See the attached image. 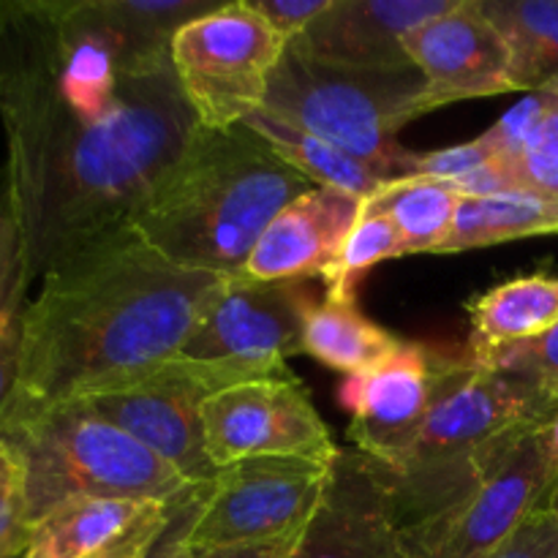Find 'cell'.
<instances>
[{"instance_id":"6da1fadb","label":"cell","mask_w":558,"mask_h":558,"mask_svg":"<svg viewBox=\"0 0 558 558\" xmlns=\"http://www.w3.org/2000/svg\"><path fill=\"white\" fill-rule=\"evenodd\" d=\"M216 0H0V125L27 283L129 229L196 134L172 69Z\"/></svg>"},{"instance_id":"7a4b0ae2","label":"cell","mask_w":558,"mask_h":558,"mask_svg":"<svg viewBox=\"0 0 558 558\" xmlns=\"http://www.w3.org/2000/svg\"><path fill=\"white\" fill-rule=\"evenodd\" d=\"M232 278L172 265L131 229L60 262L27 300L22 365L0 409V436L183 352Z\"/></svg>"},{"instance_id":"3957f363","label":"cell","mask_w":558,"mask_h":558,"mask_svg":"<svg viewBox=\"0 0 558 558\" xmlns=\"http://www.w3.org/2000/svg\"><path fill=\"white\" fill-rule=\"evenodd\" d=\"M311 189L245 123L229 131L199 125L129 229L172 265L240 276L272 218Z\"/></svg>"},{"instance_id":"277c9868","label":"cell","mask_w":558,"mask_h":558,"mask_svg":"<svg viewBox=\"0 0 558 558\" xmlns=\"http://www.w3.org/2000/svg\"><path fill=\"white\" fill-rule=\"evenodd\" d=\"M556 412L558 398L521 376L469 354L434 352L430 403L417 445L398 472H385L401 529L458 505L523 436L554 423Z\"/></svg>"},{"instance_id":"5b68a950","label":"cell","mask_w":558,"mask_h":558,"mask_svg":"<svg viewBox=\"0 0 558 558\" xmlns=\"http://www.w3.org/2000/svg\"><path fill=\"white\" fill-rule=\"evenodd\" d=\"M25 472L31 529L74 499L172 501L191 488L167 461L107 423L82 398L0 436Z\"/></svg>"},{"instance_id":"8992f818","label":"cell","mask_w":558,"mask_h":558,"mask_svg":"<svg viewBox=\"0 0 558 558\" xmlns=\"http://www.w3.org/2000/svg\"><path fill=\"white\" fill-rule=\"evenodd\" d=\"M423 74L354 71L316 63L287 47L267 90L265 112L303 129L381 178H412L420 153L398 142V131L423 114Z\"/></svg>"},{"instance_id":"52a82bcc","label":"cell","mask_w":558,"mask_h":558,"mask_svg":"<svg viewBox=\"0 0 558 558\" xmlns=\"http://www.w3.org/2000/svg\"><path fill=\"white\" fill-rule=\"evenodd\" d=\"M267 379L294 381L298 376L287 363L191 360L174 354L87 392L82 401L156 452L189 485H210L218 469L205 450L202 403L227 387Z\"/></svg>"},{"instance_id":"ba28073f","label":"cell","mask_w":558,"mask_h":558,"mask_svg":"<svg viewBox=\"0 0 558 558\" xmlns=\"http://www.w3.org/2000/svg\"><path fill=\"white\" fill-rule=\"evenodd\" d=\"M287 47V38L272 31L251 0L221 3L180 27L172 41V69L196 123L229 131L265 109Z\"/></svg>"},{"instance_id":"9c48e42d","label":"cell","mask_w":558,"mask_h":558,"mask_svg":"<svg viewBox=\"0 0 558 558\" xmlns=\"http://www.w3.org/2000/svg\"><path fill=\"white\" fill-rule=\"evenodd\" d=\"M332 463L251 458L221 469L191 532V550L243 548L300 534L325 499Z\"/></svg>"},{"instance_id":"30bf717a","label":"cell","mask_w":558,"mask_h":558,"mask_svg":"<svg viewBox=\"0 0 558 558\" xmlns=\"http://www.w3.org/2000/svg\"><path fill=\"white\" fill-rule=\"evenodd\" d=\"M545 428L523 436L483 483L439 515L401 529L407 558H488L539 510L550 477Z\"/></svg>"},{"instance_id":"8fae6325","label":"cell","mask_w":558,"mask_h":558,"mask_svg":"<svg viewBox=\"0 0 558 558\" xmlns=\"http://www.w3.org/2000/svg\"><path fill=\"white\" fill-rule=\"evenodd\" d=\"M202 428L218 472L251 458L332 463L341 452L300 379L248 381L216 392L202 403Z\"/></svg>"},{"instance_id":"7c38bea8","label":"cell","mask_w":558,"mask_h":558,"mask_svg":"<svg viewBox=\"0 0 558 558\" xmlns=\"http://www.w3.org/2000/svg\"><path fill=\"white\" fill-rule=\"evenodd\" d=\"M316 305L303 281L234 276L183 347L191 360L287 363L303 354L305 322Z\"/></svg>"},{"instance_id":"4fadbf2b","label":"cell","mask_w":558,"mask_h":558,"mask_svg":"<svg viewBox=\"0 0 558 558\" xmlns=\"http://www.w3.org/2000/svg\"><path fill=\"white\" fill-rule=\"evenodd\" d=\"M407 54L425 82L423 114L466 98L515 90L510 49L485 14L483 0H456L445 14L420 25L407 38Z\"/></svg>"},{"instance_id":"5bb4252c","label":"cell","mask_w":558,"mask_h":558,"mask_svg":"<svg viewBox=\"0 0 558 558\" xmlns=\"http://www.w3.org/2000/svg\"><path fill=\"white\" fill-rule=\"evenodd\" d=\"M430 371L434 352L407 341L338 390V401L352 414L349 441L387 474L398 472L417 445L430 403Z\"/></svg>"},{"instance_id":"9a60e30c","label":"cell","mask_w":558,"mask_h":558,"mask_svg":"<svg viewBox=\"0 0 558 558\" xmlns=\"http://www.w3.org/2000/svg\"><path fill=\"white\" fill-rule=\"evenodd\" d=\"M287 558H407L385 469L363 452H338L319 510Z\"/></svg>"},{"instance_id":"2e32d148","label":"cell","mask_w":558,"mask_h":558,"mask_svg":"<svg viewBox=\"0 0 558 558\" xmlns=\"http://www.w3.org/2000/svg\"><path fill=\"white\" fill-rule=\"evenodd\" d=\"M456 0H332L308 31L289 41L303 58L354 71H412L407 38Z\"/></svg>"},{"instance_id":"e0dca14e","label":"cell","mask_w":558,"mask_h":558,"mask_svg":"<svg viewBox=\"0 0 558 558\" xmlns=\"http://www.w3.org/2000/svg\"><path fill=\"white\" fill-rule=\"evenodd\" d=\"M360 213L363 196L314 185L272 218L240 276L251 281H303L325 276L336 265Z\"/></svg>"},{"instance_id":"ac0fdd59","label":"cell","mask_w":558,"mask_h":558,"mask_svg":"<svg viewBox=\"0 0 558 558\" xmlns=\"http://www.w3.org/2000/svg\"><path fill=\"white\" fill-rule=\"evenodd\" d=\"M469 357L483 360L512 343L534 341L558 325V276L534 272L499 283L469 303Z\"/></svg>"},{"instance_id":"d6986e66","label":"cell","mask_w":558,"mask_h":558,"mask_svg":"<svg viewBox=\"0 0 558 558\" xmlns=\"http://www.w3.org/2000/svg\"><path fill=\"white\" fill-rule=\"evenodd\" d=\"M403 343L407 341L371 322L360 311L357 300L325 294L305 322L303 354H311L338 374L354 376L396 354Z\"/></svg>"},{"instance_id":"ffe728a7","label":"cell","mask_w":558,"mask_h":558,"mask_svg":"<svg viewBox=\"0 0 558 558\" xmlns=\"http://www.w3.org/2000/svg\"><path fill=\"white\" fill-rule=\"evenodd\" d=\"M158 501L74 499L33 526L25 558H85L129 532Z\"/></svg>"},{"instance_id":"44dd1931","label":"cell","mask_w":558,"mask_h":558,"mask_svg":"<svg viewBox=\"0 0 558 558\" xmlns=\"http://www.w3.org/2000/svg\"><path fill=\"white\" fill-rule=\"evenodd\" d=\"M463 196L445 180L401 178L363 199L365 213L390 218L409 254H441L456 229Z\"/></svg>"},{"instance_id":"7402d4cb","label":"cell","mask_w":558,"mask_h":558,"mask_svg":"<svg viewBox=\"0 0 558 558\" xmlns=\"http://www.w3.org/2000/svg\"><path fill=\"white\" fill-rule=\"evenodd\" d=\"M558 234V196L537 191L461 199L456 229L441 254L510 243V240Z\"/></svg>"},{"instance_id":"603a6c76","label":"cell","mask_w":558,"mask_h":558,"mask_svg":"<svg viewBox=\"0 0 558 558\" xmlns=\"http://www.w3.org/2000/svg\"><path fill=\"white\" fill-rule=\"evenodd\" d=\"M245 125L256 136H262L281 161L298 169L314 185H330V189H341L368 199V196L379 194L387 183H392V180L381 178L376 169L365 167L363 161L332 147L330 142L319 140V136L308 134L303 129H294V125L276 118V114L265 112V109L251 114Z\"/></svg>"},{"instance_id":"cb8c5ba5","label":"cell","mask_w":558,"mask_h":558,"mask_svg":"<svg viewBox=\"0 0 558 558\" xmlns=\"http://www.w3.org/2000/svg\"><path fill=\"white\" fill-rule=\"evenodd\" d=\"M510 49L515 90H537L558 76V0H483Z\"/></svg>"},{"instance_id":"d4e9b609","label":"cell","mask_w":558,"mask_h":558,"mask_svg":"<svg viewBox=\"0 0 558 558\" xmlns=\"http://www.w3.org/2000/svg\"><path fill=\"white\" fill-rule=\"evenodd\" d=\"M407 256L401 234L392 227L390 218L376 216V213H360V221L349 232L336 265L325 272L327 294L341 300H357V287L368 270H374L381 262Z\"/></svg>"},{"instance_id":"484cf974","label":"cell","mask_w":558,"mask_h":558,"mask_svg":"<svg viewBox=\"0 0 558 558\" xmlns=\"http://www.w3.org/2000/svg\"><path fill=\"white\" fill-rule=\"evenodd\" d=\"M25 245H22L20 218H16L14 191L5 163L0 167V311L27 305Z\"/></svg>"},{"instance_id":"4316f807","label":"cell","mask_w":558,"mask_h":558,"mask_svg":"<svg viewBox=\"0 0 558 558\" xmlns=\"http://www.w3.org/2000/svg\"><path fill=\"white\" fill-rule=\"evenodd\" d=\"M558 114V76L550 80L548 85L537 87V90L526 93V98L515 104L510 112L501 114L488 131H485V142L494 147L496 158H512L523 147V142L534 134L543 123Z\"/></svg>"},{"instance_id":"83f0119b","label":"cell","mask_w":558,"mask_h":558,"mask_svg":"<svg viewBox=\"0 0 558 558\" xmlns=\"http://www.w3.org/2000/svg\"><path fill=\"white\" fill-rule=\"evenodd\" d=\"M512 191L558 196V114L539 125L521 150L505 158Z\"/></svg>"},{"instance_id":"f1b7e54d","label":"cell","mask_w":558,"mask_h":558,"mask_svg":"<svg viewBox=\"0 0 558 558\" xmlns=\"http://www.w3.org/2000/svg\"><path fill=\"white\" fill-rule=\"evenodd\" d=\"M31 523H27L25 472L9 445L0 441V558L25 556L31 545Z\"/></svg>"},{"instance_id":"f546056e","label":"cell","mask_w":558,"mask_h":558,"mask_svg":"<svg viewBox=\"0 0 558 558\" xmlns=\"http://www.w3.org/2000/svg\"><path fill=\"white\" fill-rule=\"evenodd\" d=\"M477 363L505 371V374L521 376V379L532 381L548 396L558 398V325L545 336L534 338V341L512 343V347L499 349V352L488 354Z\"/></svg>"},{"instance_id":"4dcf8cb0","label":"cell","mask_w":558,"mask_h":558,"mask_svg":"<svg viewBox=\"0 0 558 558\" xmlns=\"http://www.w3.org/2000/svg\"><path fill=\"white\" fill-rule=\"evenodd\" d=\"M210 485H191L185 494H180L178 499L172 501L167 526H163V532L158 534V539L153 543V548L147 550L145 558H191L194 556V550H191V532H194L196 521H199L202 510H205Z\"/></svg>"},{"instance_id":"1f68e13d","label":"cell","mask_w":558,"mask_h":558,"mask_svg":"<svg viewBox=\"0 0 558 558\" xmlns=\"http://www.w3.org/2000/svg\"><path fill=\"white\" fill-rule=\"evenodd\" d=\"M494 158H496L494 147L485 142L483 134H480L477 140L461 142V145L441 147V150H430V153H420L417 163H414V174H417V178L445 180V183H452V180L474 172V169L483 167V163H488V161H494Z\"/></svg>"},{"instance_id":"d6a6232c","label":"cell","mask_w":558,"mask_h":558,"mask_svg":"<svg viewBox=\"0 0 558 558\" xmlns=\"http://www.w3.org/2000/svg\"><path fill=\"white\" fill-rule=\"evenodd\" d=\"M172 501H158V505L150 507V510H147L145 515L129 529V532L120 534V537L114 539V543H109L107 548L96 550V554L85 558H145L147 550H150L153 543L158 539V534H161L163 526H167Z\"/></svg>"},{"instance_id":"836d02e7","label":"cell","mask_w":558,"mask_h":558,"mask_svg":"<svg viewBox=\"0 0 558 558\" xmlns=\"http://www.w3.org/2000/svg\"><path fill=\"white\" fill-rule=\"evenodd\" d=\"M254 9L281 33L287 41H294L311 27L316 16L330 9L332 0H251Z\"/></svg>"},{"instance_id":"e575fe53","label":"cell","mask_w":558,"mask_h":558,"mask_svg":"<svg viewBox=\"0 0 558 558\" xmlns=\"http://www.w3.org/2000/svg\"><path fill=\"white\" fill-rule=\"evenodd\" d=\"M25 308L27 305H16V308L0 311V409L9 401L16 376H20Z\"/></svg>"},{"instance_id":"d590c367","label":"cell","mask_w":558,"mask_h":558,"mask_svg":"<svg viewBox=\"0 0 558 558\" xmlns=\"http://www.w3.org/2000/svg\"><path fill=\"white\" fill-rule=\"evenodd\" d=\"M558 539V518L534 512L521 529L488 558H543Z\"/></svg>"},{"instance_id":"8d00e7d4","label":"cell","mask_w":558,"mask_h":558,"mask_svg":"<svg viewBox=\"0 0 558 558\" xmlns=\"http://www.w3.org/2000/svg\"><path fill=\"white\" fill-rule=\"evenodd\" d=\"M298 534L289 539H278V543L265 545H243V548H221V550H205V554H194L191 558H287L289 550L294 548Z\"/></svg>"},{"instance_id":"74e56055","label":"cell","mask_w":558,"mask_h":558,"mask_svg":"<svg viewBox=\"0 0 558 558\" xmlns=\"http://www.w3.org/2000/svg\"><path fill=\"white\" fill-rule=\"evenodd\" d=\"M545 445H548L550 477H554V483H556V480H558V412H556L554 423H550L548 430H545Z\"/></svg>"},{"instance_id":"f35d334b","label":"cell","mask_w":558,"mask_h":558,"mask_svg":"<svg viewBox=\"0 0 558 558\" xmlns=\"http://www.w3.org/2000/svg\"><path fill=\"white\" fill-rule=\"evenodd\" d=\"M537 512H548V515L558 518V480H556L554 485H550L548 496H545L543 505H539V510H537Z\"/></svg>"},{"instance_id":"ab89813d","label":"cell","mask_w":558,"mask_h":558,"mask_svg":"<svg viewBox=\"0 0 558 558\" xmlns=\"http://www.w3.org/2000/svg\"><path fill=\"white\" fill-rule=\"evenodd\" d=\"M543 558H558V539H556V545H554V548H550L548 554H545Z\"/></svg>"},{"instance_id":"60d3db41","label":"cell","mask_w":558,"mask_h":558,"mask_svg":"<svg viewBox=\"0 0 558 558\" xmlns=\"http://www.w3.org/2000/svg\"><path fill=\"white\" fill-rule=\"evenodd\" d=\"M14 558H25V556H14Z\"/></svg>"}]
</instances>
